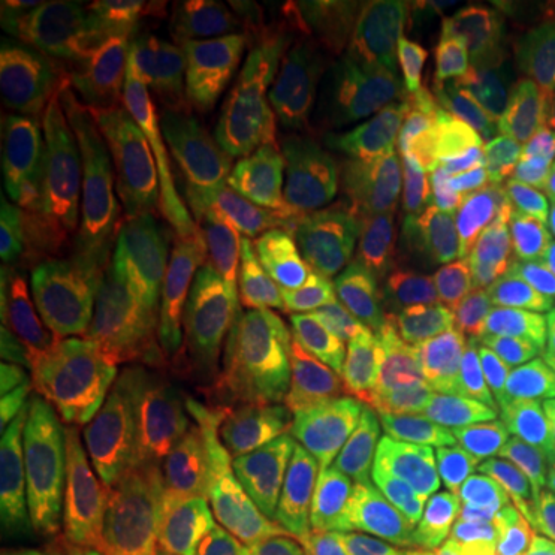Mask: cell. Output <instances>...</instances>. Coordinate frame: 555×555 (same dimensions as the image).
<instances>
[{
	"label": "cell",
	"mask_w": 555,
	"mask_h": 555,
	"mask_svg": "<svg viewBox=\"0 0 555 555\" xmlns=\"http://www.w3.org/2000/svg\"><path fill=\"white\" fill-rule=\"evenodd\" d=\"M225 521L254 555H331L337 476L306 429L254 436L235 456Z\"/></svg>",
	"instance_id": "4fadbf2b"
},
{
	"label": "cell",
	"mask_w": 555,
	"mask_h": 555,
	"mask_svg": "<svg viewBox=\"0 0 555 555\" xmlns=\"http://www.w3.org/2000/svg\"><path fill=\"white\" fill-rule=\"evenodd\" d=\"M392 441L423 429L473 456L491 476H509L537 460H555V423L525 416L448 371L414 386H371Z\"/></svg>",
	"instance_id": "5bb4252c"
},
{
	"label": "cell",
	"mask_w": 555,
	"mask_h": 555,
	"mask_svg": "<svg viewBox=\"0 0 555 555\" xmlns=\"http://www.w3.org/2000/svg\"><path fill=\"white\" fill-rule=\"evenodd\" d=\"M247 214L254 217L266 238L275 244V250L297 278L302 302L312 318L318 346V367H321V420L331 438L343 448V454L352 460L358 476H377L398 463V451L386 441L374 414L364 408V398L358 396L356 379L346 361L343 331L327 269L321 257V238L315 232L312 210L306 207L299 182L287 160L278 155L275 142L269 139L266 127L259 124L247 173Z\"/></svg>",
	"instance_id": "9c48e42d"
},
{
	"label": "cell",
	"mask_w": 555,
	"mask_h": 555,
	"mask_svg": "<svg viewBox=\"0 0 555 555\" xmlns=\"http://www.w3.org/2000/svg\"><path fill=\"white\" fill-rule=\"evenodd\" d=\"M518 525L540 555H555V460H537L509 481Z\"/></svg>",
	"instance_id": "7402d4cb"
},
{
	"label": "cell",
	"mask_w": 555,
	"mask_h": 555,
	"mask_svg": "<svg viewBox=\"0 0 555 555\" xmlns=\"http://www.w3.org/2000/svg\"><path fill=\"white\" fill-rule=\"evenodd\" d=\"M207 555H254V553H250L247 540L238 534V528H235V525H229V521L222 518V525L217 528V537H214V543H210Z\"/></svg>",
	"instance_id": "d4e9b609"
},
{
	"label": "cell",
	"mask_w": 555,
	"mask_h": 555,
	"mask_svg": "<svg viewBox=\"0 0 555 555\" xmlns=\"http://www.w3.org/2000/svg\"><path fill=\"white\" fill-rule=\"evenodd\" d=\"M496 75L488 65L364 90L374 118L371 182L379 214L420 222L476 142Z\"/></svg>",
	"instance_id": "30bf717a"
},
{
	"label": "cell",
	"mask_w": 555,
	"mask_h": 555,
	"mask_svg": "<svg viewBox=\"0 0 555 555\" xmlns=\"http://www.w3.org/2000/svg\"><path fill=\"white\" fill-rule=\"evenodd\" d=\"M137 164L105 115L38 80H3L0 189L31 229L75 235Z\"/></svg>",
	"instance_id": "52a82bcc"
},
{
	"label": "cell",
	"mask_w": 555,
	"mask_h": 555,
	"mask_svg": "<svg viewBox=\"0 0 555 555\" xmlns=\"http://www.w3.org/2000/svg\"><path fill=\"white\" fill-rule=\"evenodd\" d=\"M488 50L476 28L433 0H374L349 7L339 68L361 93L389 80L438 78L476 68Z\"/></svg>",
	"instance_id": "9a60e30c"
},
{
	"label": "cell",
	"mask_w": 555,
	"mask_h": 555,
	"mask_svg": "<svg viewBox=\"0 0 555 555\" xmlns=\"http://www.w3.org/2000/svg\"><path fill=\"white\" fill-rule=\"evenodd\" d=\"M506 87L429 259L433 284L460 315H494L528 291H555V238L534 192L555 145V50L528 53Z\"/></svg>",
	"instance_id": "3957f363"
},
{
	"label": "cell",
	"mask_w": 555,
	"mask_h": 555,
	"mask_svg": "<svg viewBox=\"0 0 555 555\" xmlns=\"http://www.w3.org/2000/svg\"><path fill=\"white\" fill-rule=\"evenodd\" d=\"M217 528L149 509L139 518H100L65 537L62 555H207Z\"/></svg>",
	"instance_id": "44dd1931"
},
{
	"label": "cell",
	"mask_w": 555,
	"mask_h": 555,
	"mask_svg": "<svg viewBox=\"0 0 555 555\" xmlns=\"http://www.w3.org/2000/svg\"><path fill=\"white\" fill-rule=\"evenodd\" d=\"M179 222L217 291L254 436L302 429L321 411V367L297 278L250 214Z\"/></svg>",
	"instance_id": "5b68a950"
},
{
	"label": "cell",
	"mask_w": 555,
	"mask_h": 555,
	"mask_svg": "<svg viewBox=\"0 0 555 555\" xmlns=\"http://www.w3.org/2000/svg\"><path fill=\"white\" fill-rule=\"evenodd\" d=\"M177 13L225 68H254L266 75L284 31L324 20L327 7L281 0H198L177 7Z\"/></svg>",
	"instance_id": "ac0fdd59"
},
{
	"label": "cell",
	"mask_w": 555,
	"mask_h": 555,
	"mask_svg": "<svg viewBox=\"0 0 555 555\" xmlns=\"http://www.w3.org/2000/svg\"><path fill=\"white\" fill-rule=\"evenodd\" d=\"M321 257L374 367L371 386H414L454 371L463 315L379 222L324 219Z\"/></svg>",
	"instance_id": "8992f818"
},
{
	"label": "cell",
	"mask_w": 555,
	"mask_h": 555,
	"mask_svg": "<svg viewBox=\"0 0 555 555\" xmlns=\"http://www.w3.org/2000/svg\"><path fill=\"white\" fill-rule=\"evenodd\" d=\"M414 525V491L404 463L377 476L349 481L339 506V525L331 555H389L396 540Z\"/></svg>",
	"instance_id": "ffe728a7"
},
{
	"label": "cell",
	"mask_w": 555,
	"mask_h": 555,
	"mask_svg": "<svg viewBox=\"0 0 555 555\" xmlns=\"http://www.w3.org/2000/svg\"><path fill=\"white\" fill-rule=\"evenodd\" d=\"M90 327L80 429L53 433L56 481L112 500L158 454L164 404V318L152 269L120 204V182L83 232Z\"/></svg>",
	"instance_id": "6da1fadb"
},
{
	"label": "cell",
	"mask_w": 555,
	"mask_h": 555,
	"mask_svg": "<svg viewBox=\"0 0 555 555\" xmlns=\"http://www.w3.org/2000/svg\"><path fill=\"white\" fill-rule=\"evenodd\" d=\"M389 555H441V553H438L436 546L429 543V537L423 534L420 528H414V525H411L404 534L398 537L396 546H392V553Z\"/></svg>",
	"instance_id": "484cf974"
},
{
	"label": "cell",
	"mask_w": 555,
	"mask_h": 555,
	"mask_svg": "<svg viewBox=\"0 0 555 555\" xmlns=\"http://www.w3.org/2000/svg\"><path fill=\"white\" fill-rule=\"evenodd\" d=\"M414 491V528L441 555H478L485 476L460 448L411 429L392 441Z\"/></svg>",
	"instance_id": "e0dca14e"
},
{
	"label": "cell",
	"mask_w": 555,
	"mask_h": 555,
	"mask_svg": "<svg viewBox=\"0 0 555 555\" xmlns=\"http://www.w3.org/2000/svg\"><path fill=\"white\" fill-rule=\"evenodd\" d=\"M3 53L31 80L105 118L155 127L225 68L160 3H80L47 28L3 25Z\"/></svg>",
	"instance_id": "277c9868"
},
{
	"label": "cell",
	"mask_w": 555,
	"mask_h": 555,
	"mask_svg": "<svg viewBox=\"0 0 555 555\" xmlns=\"http://www.w3.org/2000/svg\"><path fill=\"white\" fill-rule=\"evenodd\" d=\"M259 124L297 182L321 198L327 219L379 222L371 182L374 118L361 90L306 68H269L259 87Z\"/></svg>",
	"instance_id": "8fae6325"
},
{
	"label": "cell",
	"mask_w": 555,
	"mask_h": 555,
	"mask_svg": "<svg viewBox=\"0 0 555 555\" xmlns=\"http://www.w3.org/2000/svg\"><path fill=\"white\" fill-rule=\"evenodd\" d=\"M537 204H540V210H543V217L550 222V232H553L555 238V145L546 167H543V177L537 182Z\"/></svg>",
	"instance_id": "cb8c5ba5"
},
{
	"label": "cell",
	"mask_w": 555,
	"mask_h": 555,
	"mask_svg": "<svg viewBox=\"0 0 555 555\" xmlns=\"http://www.w3.org/2000/svg\"><path fill=\"white\" fill-rule=\"evenodd\" d=\"M139 167V164H137ZM137 167L120 204L152 269L164 318V404L155 509L214 528L219 485L238 456L232 352L217 291L173 210L160 207Z\"/></svg>",
	"instance_id": "7a4b0ae2"
},
{
	"label": "cell",
	"mask_w": 555,
	"mask_h": 555,
	"mask_svg": "<svg viewBox=\"0 0 555 555\" xmlns=\"http://www.w3.org/2000/svg\"><path fill=\"white\" fill-rule=\"evenodd\" d=\"M262 72L232 68L210 80L173 118L149 127L139 167L177 217L238 214L247 198Z\"/></svg>",
	"instance_id": "7c38bea8"
},
{
	"label": "cell",
	"mask_w": 555,
	"mask_h": 555,
	"mask_svg": "<svg viewBox=\"0 0 555 555\" xmlns=\"http://www.w3.org/2000/svg\"><path fill=\"white\" fill-rule=\"evenodd\" d=\"M454 367L500 404L555 423V291H528L481 318Z\"/></svg>",
	"instance_id": "2e32d148"
},
{
	"label": "cell",
	"mask_w": 555,
	"mask_h": 555,
	"mask_svg": "<svg viewBox=\"0 0 555 555\" xmlns=\"http://www.w3.org/2000/svg\"><path fill=\"white\" fill-rule=\"evenodd\" d=\"M478 555H540V550L518 525L509 500V485H503L496 476H485V488H481Z\"/></svg>",
	"instance_id": "603a6c76"
},
{
	"label": "cell",
	"mask_w": 555,
	"mask_h": 555,
	"mask_svg": "<svg viewBox=\"0 0 555 555\" xmlns=\"http://www.w3.org/2000/svg\"><path fill=\"white\" fill-rule=\"evenodd\" d=\"M56 488V460L50 423L10 401L3 389L0 420V513L10 528L31 525L47 509Z\"/></svg>",
	"instance_id": "d6986e66"
},
{
	"label": "cell",
	"mask_w": 555,
	"mask_h": 555,
	"mask_svg": "<svg viewBox=\"0 0 555 555\" xmlns=\"http://www.w3.org/2000/svg\"><path fill=\"white\" fill-rule=\"evenodd\" d=\"M75 235L16 229L7 238L3 343L10 379L50 426L83 420L90 272Z\"/></svg>",
	"instance_id": "ba28073f"
},
{
	"label": "cell",
	"mask_w": 555,
	"mask_h": 555,
	"mask_svg": "<svg viewBox=\"0 0 555 555\" xmlns=\"http://www.w3.org/2000/svg\"><path fill=\"white\" fill-rule=\"evenodd\" d=\"M3 555H47V550H38V546H25L22 550L20 537L13 534V531H7L3 534Z\"/></svg>",
	"instance_id": "4316f807"
}]
</instances>
